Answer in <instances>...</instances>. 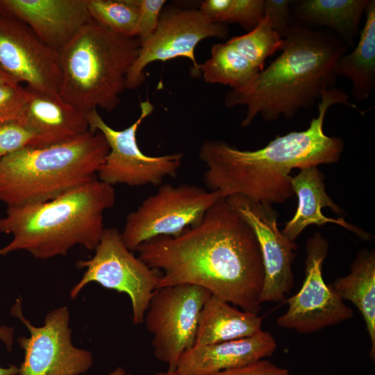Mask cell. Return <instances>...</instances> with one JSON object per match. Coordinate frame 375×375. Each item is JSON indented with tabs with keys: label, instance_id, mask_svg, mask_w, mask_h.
Returning <instances> with one entry per match:
<instances>
[{
	"label": "cell",
	"instance_id": "7c38bea8",
	"mask_svg": "<svg viewBox=\"0 0 375 375\" xmlns=\"http://www.w3.org/2000/svg\"><path fill=\"white\" fill-rule=\"evenodd\" d=\"M10 313L30 333L29 337L17 339L24 351L18 375H80L92 367V353L72 344L67 306L50 311L42 326H33L24 317L21 299H17Z\"/></svg>",
	"mask_w": 375,
	"mask_h": 375
},
{
	"label": "cell",
	"instance_id": "277c9868",
	"mask_svg": "<svg viewBox=\"0 0 375 375\" xmlns=\"http://www.w3.org/2000/svg\"><path fill=\"white\" fill-rule=\"evenodd\" d=\"M115 201L113 186L97 177L50 201L7 207L0 233L12 239L0 256L24 250L46 260L66 256L76 245L94 250L105 230L104 212Z\"/></svg>",
	"mask_w": 375,
	"mask_h": 375
},
{
	"label": "cell",
	"instance_id": "7402d4cb",
	"mask_svg": "<svg viewBox=\"0 0 375 375\" xmlns=\"http://www.w3.org/2000/svg\"><path fill=\"white\" fill-rule=\"evenodd\" d=\"M369 0H301L294 15L306 27L325 26L333 30L348 47L355 46L361 17Z\"/></svg>",
	"mask_w": 375,
	"mask_h": 375
},
{
	"label": "cell",
	"instance_id": "603a6c76",
	"mask_svg": "<svg viewBox=\"0 0 375 375\" xmlns=\"http://www.w3.org/2000/svg\"><path fill=\"white\" fill-rule=\"evenodd\" d=\"M330 286L343 300L351 301L361 314L370 340L369 357L375 358V252L360 250L350 272Z\"/></svg>",
	"mask_w": 375,
	"mask_h": 375
},
{
	"label": "cell",
	"instance_id": "4dcf8cb0",
	"mask_svg": "<svg viewBox=\"0 0 375 375\" xmlns=\"http://www.w3.org/2000/svg\"><path fill=\"white\" fill-rule=\"evenodd\" d=\"M212 375H290L289 371L262 359L245 366L219 372Z\"/></svg>",
	"mask_w": 375,
	"mask_h": 375
},
{
	"label": "cell",
	"instance_id": "5b68a950",
	"mask_svg": "<svg viewBox=\"0 0 375 375\" xmlns=\"http://www.w3.org/2000/svg\"><path fill=\"white\" fill-rule=\"evenodd\" d=\"M109 151L100 132L45 147L26 146L0 163V201L7 207L43 203L97 178Z\"/></svg>",
	"mask_w": 375,
	"mask_h": 375
},
{
	"label": "cell",
	"instance_id": "836d02e7",
	"mask_svg": "<svg viewBox=\"0 0 375 375\" xmlns=\"http://www.w3.org/2000/svg\"><path fill=\"white\" fill-rule=\"evenodd\" d=\"M108 375H132V374H127L126 371L122 367H118Z\"/></svg>",
	"mask_w": 375,
	"mask_h": 375
},
{
	"label": "cell",
	"instance_id": "1f68e13d",
	"mask_svg": "<svg viewBox=\"0 0 375 375\" xmlns=\"http://www.w3.org/2000/svg\"><path fill=\"white\" fill-rule=\"evenodd\" d=\"M14 328L5 325L0 326V340L3 342L8 351H11L13 343ZM19 367L10 365L8 367L0 365V375H18Z\"/></svg>",
	"mask_w": 375,
	"mask_h": 375
},
{
	"label": "cell",
	"instance_id": "ac0fdd59",
	"mask_svg": "<svg viewBox=\"0 0 375 375\" xmlns=\"http://www.w3.org/2000/svg\"><path fill=\"white\" fill-rule=\"evenodd\" d=\"M26 88L28 99L19 123L32 134L29 147L63 143L90 131L86 112L60 97Z\"/></svg>",
	"mask_w": 375,
	"mask_h": 375
},
{
	"label": "cell",
	"instance_id": "cb8c5ba5",
	"mask_svg": "<svg viewBox=\"0 0 375 375\" xmlns=\"http://www.w3.org/2000/svg\"><path fill=\"white\" fill-rule=\"evenodd\" d=\"M365 12L366 20L356 47L340 57L335 65L336 76L351 82L352 95L357 101L367 99L375 88L374 0H369Z\"/></svg>",
	"mask_w": 375,
	"mask_h": 375
},
{
	"label": "cell",
	"instance_id": "2e32d148",
	"mask_svg": "<svg viewBox=\"0 0 375 375\" xmlns=\"http://www.w3.org/2000/svg\"><path fill=\"white\" fill-rule=\"evenodd\" d=\"M284 40L264 16L253 30L212 46L210 57L199 64L206 83L238 89L264 69L266 59L281 50Z\"/></svg>",
	"mask_w": 375,
	"mask_h": 375
},
{
	"label": "cell",
	"instance_id": "484cf974",
	"mask_svg": "<svg viewBox=\"0 0 375 375\" xmlns=\"http://www.w3.org/2000/svg\"><path fill=\"white\" fill-rule=\"evenodd\" d=\"M265 0H205L199 10L212 22L237 23L249 31L264 17Z\"/></svg>",
	"mask_w": 375,
	"mask_h": 375
},
{
	"label": "cell",
	"instance_id": "e575fe53",
	"mask_svg": "<svg viewBox=\"0 0 375 375\" xmlns=\"http://www.w3.org/2000/svg\"><path fill=\"white\" fill-rule=\"evenodd\" d=\"M153 375H184L183 374L181 373L177 369L174 372H160L154 374Z\"/></svg>",
	"mask_w": 375,
	"mask_h": 375
},
{
	"label": "cell",
	"instance_id": "5bb4252c",
	"mask_svg": "<svg viewBox=\"0 0 375 375\" xmlns=\"http://www.w3.org/2000/svg\"><path fill=\"white\" fill-rule=\"evenodd\" d=\"M0 67L15 82H24L32 90L60 97L59 52L25 23L3 13H0Z\"/></svg>",
	"mask_w": 375,
	"mask_h": 375
},
{
	"label": "cell",
	"instance_id": "4316f807",
	"mask_svg": "<svg viewBox=\"0 0 375 375\" xmlns=\"http://www.w3.org/2000/svg\"><path fill=\"white\" fill-rule=\"evenodd\" d=\"M28 99L27 88L19 83H0V125L20 122Z\"/></svg>",
	"mask_w": 375,
	"mask_h": 375
},
{
	"label": "cell",
	"instance_id": "30bf717a",
	"mask_svg": "<svg viewBox=\"0 0 375 375\" xmlns=\"http://www.w3.org/2000/svg\"><path fill=\"white\" fill-rule=\"evenodd\" d=\"M211 294L192 285L156 289L144 322L152 334L154 356L176 370L181 355L194 346L201 310Z\"/></svg>",
	"mask_w": 375,
	"mask_h": 375
},
{
	"label": "cell",
	"instance_id": "8fae6325",
	"mask_svg": "<svg viewBox=\"0 0 375 375\" xmlns=\"http://www.w3.org/2000/svg\"><path fill=\"white\" fill-rule=\"evenodd\" d=\"M228 35V28L225 24L212 22L199 9H163L156 30L140 44L138 58L127 75L126 89H136L143 84L145 67L158 60L188 58L193 65L192 74L200 76L199 64L194 55L197 45L204 39H224Z\"/></svg>",
	"mask_w": 375,
	"mask_h": 375
},
{
	"label": "cell",
	"instance_id": "ffe728a7",
	"mask_svg": "<svg viewBox=\"0 0 375 375\" xmlns=\"http://www.w3.org/2000/svg\"><path fill=\"white\" fill-rule=\"evenodd\" d=\"M294 194L297 197L298 205L294 216L285 224L283 235L290 242H295L302 231L310 225L322 226L334 223L355 233L365 240L372 236L361 228L347 222L343 217L337 219L326 217L322 208L328 207L333 212L341 214L340 208L326 191L324 175L317 166H310L300 169L292 178Z\"/></svg>",
	"mask_w": 375,
	"mask_h": 375
},
{
	"label": "cell",
	"instance_id": "3957f363",
	"mask_svg": "<svg viewBox=\"0 0 375 375\" xmlns=\"http://www.w3.org/2000/svg\"><path fill=\"white\" fill-rule=\"evenodd\" d=\"M283 40L282 52L274 60L224 97L227 108L246 107L243 127L258 115L267 122L293 117L334 88L335 63L348 49L342 40L294 22Z\"/></svg>",
	"mask_w": 375,
	"mask_h": 375
},
{
	"label": "cell",
	"instance_id": "9c48e42d",
	"mask_svg": "<svg viewBox=\"0 0 375 375\" xmlns=\"http://www.w3.org/2000/svg\"><path fill=\"white\" fill-rule=\"evenodd\" d=\"M139 117L128 127L115 130L102 119L97 110L87 113L90 131L100 132L109 146V151L97 176L109 185L124 184L133 187L159 185L169 176L173 177L182 164L183 154L174 153L151 156L143 153L137 141V132L154 106L147 99L140 105Z\"/></svg>",
	"mask_w": 375,
	"mask_h": 375
},
{
	"label": "cell",
	"instance_id": "d6986e66",
	"mask_svg": "<svg viewBox=\"0 0 375 375\" xmlns=\"http://www.w3.org/2000/svg\"><path fill=\"white\" fill-rule=\"evenodd\" d=\"M277 342L269 331L239 340L194 345L181 356L177 370L184 375H212L271 356Z\"/></svg>",
	"mask_w": 375,
	"mask_h": 375
},
{
	"label": "cell",
	"instance_id": "f1b7e54d",
	"mask_svg": "<svg viewBox=\"0 0 375 375\" xmlns=\"http://www.w3.org/2000/svg\"><path fill=\"white\" fill-rule=\"evenodd\" d=\"M139 6V19L137 38L141 44L156 30L165 0H137Z\"/></svg>",
	"mask_w": 375,
	"mask_h": 375
},
{
	"label": "cell",
	"instance_id": "f546056e",
	"mask_svg": "<svg viewBox=\"0 0 375 375\" xmlns=\"http://www.w3.org/2000/svg\"><path fill=\"white\" fill-rule=\"evenodd\" d=\"M289 0H265L264 16L268 17L273 29L283 39L294 24Z\"/></svg>",
	"mask_w": 375,
	"mask_h": 375
},
{
	"label": "cell",
	"instance_id": "9a60e30c",
	"mask_svg": "<svg viewBox=\"0 0 375 375\" xmlns=\"http://www.w3.org/2000/svg\"><path fill=\"white\" fill-rule=\"evenodd\" d=\"M229 204L253 230L262 253L265 280L260 296L265 302H281L294 285L292 264L297 247L279 230L278 212L272 204L253 201L242 195L226 197Z\"/></svg>",
	"mask_w": 375,
	"mask_h": 375
},
{
	"label": "cell",
	"instance_id": "d4e9b609",
	"mask_svg": "<svg viewBox=\"0 0 375 375\" xmlns=\"http://www.w3.org/2000/svg\"><path fill=\"white\" fill-rule=\"evenodd\" d=\"M90 18L110 31L136 37L139 19L137 0H86ZM137 38V37H136Z\"/></svg>",
	"mask_w": 375,
	"mask_h": 375
},
{
	"label": "cell",
	"instance_id": "44dd1931",
	"mask_svg": "<svg viewBox=\"0 0 375 375\" xmlns=\"http://www.w3.org/2000/svg\"><path fill=\"white\" fill-rule=\"evenodd\" d=\"M262 317L239 310L211 295L199 317L194 345H207L251 337L262 330Z\"/></svg>",
	"mask_w": 375,
	"mask_h": 375
},
{
	"label": "cell",
	"instance_id": "6da1fadb",
	"mask_svg": "<svg viewBox=\"0 0 375 375\" xmlns=\"http://www.w3.org/2000/svg\"><path fill=\"white\" fill-rule=\"evenodd\" d=\"M135 251L162 272L158 288L196 285L242 310L259 313L265 280L260 246L251 226L226 197H219L197 225L175 237L153 238Z\"/></svg>",
	"mask_w": 375,
	"mask_h": 375
},
{
	"label": "cell",
	"instance_id": "7a4b0ae2",
	"mask_svg": "<svg viewBox=\"0 0 375 375\" xmlns=\"http://www.w3.org/2000/svg\"><path fill=\"white\" fill-rule=\"evenodd\" d=\"M335 104L358 110L349 102L345 92L331 88L323 92L318 101V115L308 128L277 135L256 150H241L222 140H204L199 156L206 167L203 174L206 189L218 192L222 197L238 194L261 203H283L294 195L290 176L293 169L340 160L344 140L324 131L326 114Z\"/></svg>",
	"mask_w": 375,
	"mask_h": 375
},
{
	"label": "cell",
	"instance_id": "52a82bcc",
	"mask_svg": "<svg viewBox=\"0 0 375 375\" xmlns=\"http://www.w3.org/2000/svg\"><path fill=\"white\" fill-rule=\"evenodd\" d=\"M94 251L91 258L76 262L78 268L86 270L70 290V297L75 299L85 285L97 283L105 288L126 294L131 301L132 322L135 325L143 323L162 272L136 257L126 247L116 228H105Z\"/></svg>",
	"mask_w": 375,
	"mask_h": 375
},
{
	"label": "cell",
	"instance_id": "4fadbf2b",
	"mask_svg": "<svg viewBox=\"0 0 375 375\" xmlns=\"http://www.w3.org/2000/svg\"><path fill=\"white\" fill-rule=\"evenodd\" d=\"M328 251V241L320 233L308 239L305 278L300 290L286 300L288 309L276 319L278 326L309 334L353 318V310L324 280Z\"/></svg>",
	"mask_w": 375,
	"mask_h": 375
},
{
	"label": "cell",
	"instance_id": "ba28073f",
	"mask_svg": "<svg viewBox=\"0 0 375 375\" xmlns=\"http://www.w3.org/2000/svg\"><path fill=\"white\" fill-rule=\"evenodd\" d=\"M221 197L217 191L192 184L160 185L128 215L121 232L123 241L133 251L153 238L177 236L197 225Z\"/></svg>",
	"mask_w": 375,
	"mask_h": 375
},
{
	"label": "cell",
	"instance_id": "e0dca14e",
	"mask_svg": "<svg viewBox=\"0 0 375 375\" xmlns=\"http://www.w3.org/2000/svg\"><path fill=\"white\" fill-rule=\"evenodd\" d=\"M0 13L21 20L58 52L91 20L86 0H0Z\"/></svg>",
	"mask_w": 375,
	"mask_h": 375
},
{
	"label": "cell",
	"instance_id": "d6a6232c",
	"mask_svg": "<svg viewBox=\"0 0 375 375\" xmlns=\"http://www.w3.org/2000/svg\"><path fill=\"white\" fill-rule=\"evenodd\" d=\"M8 82L15 81L12 78H10L0 67V83Z\"/></svg>",
	"mask_w": 375,
	"mask_h": 375
},
{
	"label": "cell",
	"instance_id": "8992f818",
	"mask_svg": "<svg viewBox=\"0 0 375 375\" xmlns=\"http://www.w3.org/2000/svg\"><path fill=\"white\" fill-rule=\"evenodd\" d=\"M140 49L138 38L115 33L91 19L59 52L60 97L86 113L113 110Z\"/></svg>",
	"mask_w": 375,
	"mask_h": 375
},
{
	"label": "cell",
	"instance_id": "83f0119b",
	"mask_svg": "<svg viewBox=\"0 0 375 375\" xmlns=\"http://www.w3.org/2000/svg\"><path fill=\"white\" fill-rule=\"evenodd\" d=\"M32 134L19 122L0 125V163L9 153L28 146Z\"/></svg>",
	"mask_w": 375,
	"mask_h": 375
}]
</instances>
